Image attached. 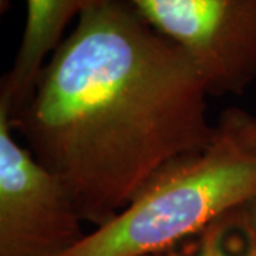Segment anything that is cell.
<instances>
[{
    "instance_id": "obj_1",
    "label": "cell",
    "mask_w": 256,
    "mask_h": 256,
    "mask_svg": "<svg viewBox=\"0 0 256 256\" xmlns=\"http://www.w3.org/2000/svg\"><path fill=\"white\" fill-rule=\"evenodd\" d=\"M206 97L182 47L114 0L82 13L10 124L97 229L162 168L210 144Z\"/></svg>"
},
{
    "instance_id": "obj_2",
    "label": "cell",
    "mask_w": 256,
    "mask_h": 256,
    "mask_svg": "<svg viewBox=\"0 0 256 256\" xmlns=\"http://www.w3.org/2000/svg\"><path fill=\"white\" fill-rule=\"evenodd\" d=\"M256 200V112L222 111L210 144L162 168L126 210L60 256H151Z\"/></svg>"
},
{
    "instance_id": "obj_3",
    "label": "cell",
    "mask_w": 256,
    "mask_h": 256,
    "mask_svg": "<svg viewBox=\"0 0 256 256\" xmlns=\"http://www.w3.org/2000/svg\"><path fill=\"white\" fill-rule=\"evenodd\" d=\"M0 100V256H60L87 236L78 205L54 174L14 140Z\"/></svg>"
},
{
    "instance_id": "obj_4",
    "label": "cell",
    "mask_w": 256,
    "mask_h": 256,
    "mask_svg": "<svg viewBox=\"0 0 256 256\" xmlns=\"http://www.w3.org/2000/svg\"><path fill=\"white\" fill-rule=\"evenodd\" d=\"M182 47L210 97H242L256 82V0H128Z\"/></svg>"
},
{
    "instance_id": "obj_5",
    "label": "cell",
    "mask_w": 256,
    "mask_h": 256,
    "mask_svg": "<svg viewBox=\"0 0 256 256\" xmlns=\"http://www.w3.org/2000/svg\"><path fill=\"white\" fill-rule=\"evenodd\" d=\"M114 0H26L28 14L22 43L10 72L0 82V100L10 114L30 98L48 54L63 43L64 30L76 16Z\"/></svg>"
},
{
    "instance_id": "obj_6",
    "label": "cell",
    "mask_w": 256,
    "mask_h": 256,
    "mask_svg": "<svg viewBox=\"0 0 256 256\" xmlns=\"http://www.w3.org/2000/svg\"><path fill=\"white\" fill-rule=\"evenodd\" d=\"M245 208L215 220L192 238L191 245L151 256H256V235L248 222Z\"/></svg>"
},
{
    "instance_id": "obj_7",
    "label": "cell",
    "mask_w": 256,
    "mask_h": 256,
    "mask_svg": "<svg viewBox=\"0 0 256 256\" xmlns=\"http://www.w3.org/2000/svg\"><path fill=\"white\" fill-rule=\"evenodd\" d=\"M245 210H246L248 222H249L250 228L254 230V234L256 235V200L250 202L246 208H245Z\"/></svg>"
},
{
    "instance_id": "obj_8",
    "label": "cell",
    "mask_w": 256,
    "mask_h": 256,
    "mask_svg": "<svg viewBox=\"0 0 256 256\" xmlns=\"http://www.w3.org/2000/svg\"><path fill=\"white\" fill-rule=\"evenodd\" d=\"M10 3L12 0H0V14H6L10 10Z\"/></svg>"
}]
</instances>
